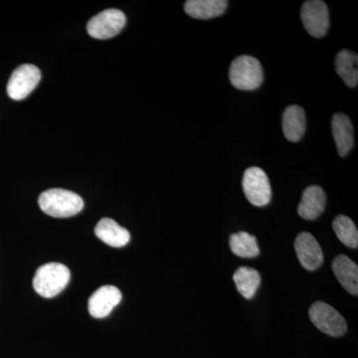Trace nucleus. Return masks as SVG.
Segmentation results:
<instances>
[{"instance_id":"obj_1","label":"nucleus","mask_w":358,"mask_h":358,"mask_svg":"<svg viewBox=\"0 0 358 358\" xmlns=\"http://www.w3.org/2000/svg\"><path fill=\"white\" fill-rule=\"evenodd\" d=\"M38 202L44 213L55 218L72 217L84 208V200L80 195L61 188L46 190L40 195Z\"/></svg>"},{"instance_id":"obj_2","label":"nucleus","mask_w":358,"mask_h":358,"mask_svg":"<svg viewBox=\"0 0 358 358\" xmlns=\"http://www.w3.org/2000/svg\"><path fill=\"white\" fill-rule=\"evenodd\" d=\"M70 277L69 268L63 264H46L36 271L33 288L43 298H54L67 287Z\"/></svg>"},{"instance_id":"obj_3","label":"nucleus","mask_w":358,"mask_h":358,"mask_svg":"<svg viewBox=\"0 0 358 358\" xmlns=\"http://www.w3.org/2000/svg\"><path fill=\"white\" fill-rule=\"evenodd\" d=\"M231 84L236 89L253 91L262 84L264 73L259 60L252 56H240L230 66Z\"/></svg>"},{"instance_id":"obj_4","label":"nucleus","mask_w":358,"mask_h":358,"mask_svg":"<svg viewBox=\"0 0 358 358\" xmlns=\"http://www.w3.org/2000/svg\"><path fill=\"white\" fill-rule=\"evenodd\" d=\"M308 313L313 324L327 336L338 338L348 331L345 317L324 301L313 303Z\"/></svg>"},{"instance_id":"obj_5","label":"nucleus","mask_w":358,"mask_h":358,"mask_svg":"<svg viewBox=\"0 0 358 358\" xmlns=\"http://www.w3.org/2000/svg\"><path fill=\"white\" fill-rule=\"evenodd\" d=\"M242 186L250 203L265 206L272 199V189L267 174L259 167H250L245 171Z\"/></svg>"},{"instance_id":"obj_6","label":"nucleus","mask_w":358,"mask_h":358,"mask_svg":"<svg viewBox=\"0 0 358 358\" xmlns=\"http://www.w3.org/2000/svg\"><path fill=\"white\" fill-rule=\"evenodd\" d=\"M126 22V15L121 10L108 9L90 20L87 31L93 38L110 39L122 31Z\"/></svg>"},{"instance_id":"obj_7","label":"nucleus","mask_w":358,"mask_h":358,"mask_svg":"<svg viewBox=\"0 0 358 358\" xmlns=\"http://www.w3.org/2000/svg\"><path fill=\"white\" fill-rule=\"evenodd\" d=\"M41 72L36 66L24 64L16 68L7 84V94L13 100L21 101L36 88Z\"/></svg>"},{"instance_id":"obj_8","label":"nucleus","mask_w":358,"mask_h":358,"mask_svg":"<svg viewBox=\"0 0 358 358\" xmlns=\"http://www.w3.org/2000/svg\"><path fill=\"white\" fill-rule=\"evenodd\" d=\"M301 18L305 29L312 36L322 38L327 34L329 27V14L324 1H306L301 6Z\"/></svg>"},{"instance_id":"obj_9","label":"nucleus","mask_w":358,"mask_h":358,"mask_svg":"<svg viewBox=\"0 0 358 358\" xmlns=\"http://www.w3.org/2000/svg\"><path fill=\"white\" fill-rule=\"evenodd\" d=\"M294 249L301 265L306 270L315 271L324 263V253L319 242L310 233L303 232L294 241Z\"/></svg>"},{"instance_id":"obj_10","label":"nucleus","mask_w":358,"mask_h":358,"mask_svg":"<svg viewBox=\"0 0 358 358\" xmlns=\"http://www.w3.org/2000/svg\"><path fill=\"white\" fill-rule=\"evenodd\" d=\"M122 301V293L117 287L103 286L89 299L90 315L96 319L108 317Z\"/></svg>"},{"instance_id":"obj_11","label":"nucleus","mask_w":358,"mask_h":358,"mask_svg":"<svg viewBox=\"0 0 358 358\" xmlns=\"http://www.w3.org/2000/svg\"><path fill=\"white\" fill-rule=\"evenodd\" d=\"M326 203L327 196L324 189L317 185L308 186L299 204V215L306 220H315L324 212Z\"/></svg>"},{"instance_id":"obj_12","label":"nucleus","mask_w":358,"mask_h":358,"mask_svg":"<svg viewBox=\"0 0 358 358\" xmlns=\"http://www.w3.org/2000/svg\"><path fill=\"white\" fill-rule=\"evenodd\" d=\"M95 233L103 243L115 248L126 246L131 240L129 231L110 218L101 219L100 222L96 224Z\"/></svg>"},{"instance_id":"obj_13","label":"nucleus","mask_w":358,"mask_h":358,"mask_svg":"<svg viewBox=\"0 0 358 358\" xmlns=\"http://www.w3.org/2000/svg\"><path fill=\"white\" fill-rule=\"evenodd\" d=\"M331 128L338 155L345 157L355 145L352 122L345 114H336L331 121Z\"/></svg>"},{"instance_id":"obj_14","label":"nucleus","mask_w":358,"mask_h":358,"mask_svg":"<svg viewBox=\"0 0 358 358\" xmlns=\"http://www.w3.org/2000/svg\"><path fill=\"white\" fill-rule=\"evenodd\" d=\"M333 270L341 286L352 296L358 294V267L348 256L339 255L334 259Z\"/></svg>"},{"instance_id":"obj_15","label":"nucleus","mask_w":358,"mask_h":358,"mask_svg":"<svg viewBox=\"0 0 358 358\" xmlns=\"http://www.w3.org/2000/svg\"><path fill=\"white\" fill-rule=\"evenodd\" d=\"M307 129L305 110L299 106H289L282 115V131L287 140L296 143L301 141Z\"/></svg>"},{"instance_id":"obj_16","label":"nucleus","mask_w":358,"mask_h":358,"mask_svg":"<svg viewBox=\"0 0 358 358\" xmlns=\"http://www.w3.org/2000/svg\"><path fill=\"white\" fill-rule=\"evenodd\" d=\"M227 6L225 0H188L185 2V10L196 20H210L222 15Z\"/></svg>"},{"instance_id":"obj_17","label":"nucleus","mask_w":358,"mask_h":358,"mask_svg":"<svg viewBox=\"0 0 358 358\" xmlns=\"http://www.w3.org/2000/svg\"><path fill=\"white\" fill-rule=\"evenodd\" d=\"M336 70L346 86L355 88L358 83V57L348 50L339 52L336 59Z\"/></svg>"},{"instance_id":"obj_18","label":"nucleus","mask_w":358,"mask_h":358,"mask_svg":"<svg viewBox=\"0 0 358 358\" xmlns=\"http://www.w3.org/2000/svg\"><path fill=\"white\" fill-rule=\"evenodd\" d=\"M238 292L247 300L255 296L257 289L261 285V275L253 268L240 267L233 275Z\"/></svg>"},{"instance_id":"obj_19","label":"nucleus","mask_w":358,"mask_h":358,"mask_svg":"<svg viewBox=\"0 0 358 358\" xmlns=\"http://www.w3.org/2000/svg\"><path fill=\"white\" fill-rule=\"evenodd\" d=\"M230 248L233 254L241 258H256L260 253L256 237L247 232L231 235Z\"/></svg>"},{"instance_id":"obj_20","label":"nucleus","mask_w":358,"mask_h":358,"mask_svg":"<svg viewBox=\"0 0 358 358\" xmlns=\"http://www.w3.org/2000/svg\"><path fill=\"white\" fill-rule=\"evenodd\" d=\"M334 232L338 239L346 247L357 249L358 247V231L352 219L348 216L339 215L333 223Z\"/></svg>"}]
</instances>
